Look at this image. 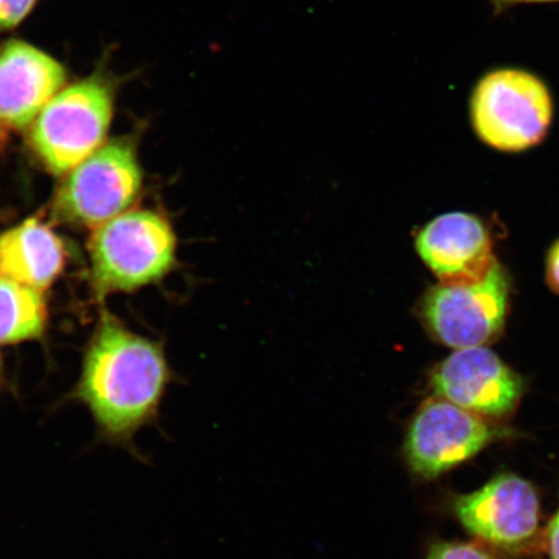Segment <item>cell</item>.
I'll use <instances>...</instances> for the list:
<instances>
[{"instance_id": "obj_1", "label": "cell", "mask_w": 559, "mask_h": 559, "mask_svg": "<svg viewBox=\"0 0 559 559\" xmlns=\"http://www.w3.org/2000/svg\"><path fill=\"white\" fill-rule=\"evenodd\" d=\"M169 381L163 348L107 317L87 349L75 395L105 437L130 443L157 416Z\"/></svg>"}, {"instance_id": "obj_2", "label": "cell", "mask_w": 559, "mask_h": 559, "mask_svg": "<svg viewBox=\"0 0 559 559\" xmlns=\"http://www.w3.org/2000/svg\"><path fill=\"white\" fill-rule=\"evenodd\" d=\"M88 248L100 296L156 283L177 262V236L169 221L151 210H130L105 222Z\"/></svg>"}, {"instance_id": "obj_3", "label": "cell", "mask_w": 559, "mask_h": 559, "mask_svg": "<svg viewBox=\"0 0 559 559\" xmlns=\"http://www.w3.org/2000/svg\"><path fill=\"white\" fill-rule=\"evenodd\" d=\"M554 99L547 85L521 69H496L474 87L471 120L475 134L500 152L534 148L547 136Z\"/></svg>"}, {"instance_id": "obj_4", "label": "cell", "mask_w": 559, "mask_h": 559, "mask_svg": "<svg viewBox=\"0 0 559 559\" xmlns=\"http://www.w3.org/2000/svg\"><path fill=\"white\" fill-rule=\"evenodd\" d=\"M515 436L500 423L432 395L409 419L401 454L412 478L431 481Z\"/></svg>"}, {"instance_id": "obj_5", "label": "cell", "mask_w": 559, "mask_h": 559, "mask_svg": "<svg viewBox=\"0 0 559 559\" xmlns=\"http://www.w3.org/2000/svg\"><path fill=\"white\" fill-rule=\"evenodd\" d=\"M114 108V90L99 75L62 88L32 124L35 155L51 173L68 174L100 148Z\"/></svg>"}, {"instance_id": "obj_6", "label": "cell", "mask_w": 559, "mask_h": 559, "mask_svg": "<svg viewBox=\"0 0 559 559\" xmlns=\"http://www.w3.org/2000/svg\"><path fill=\"white\" fill-rule=\"evenodd\" d=\"M512 278L499 261L472 284H442L425 293L418 317L439 344L454 349L487 347L506 330Z\"/></svg>"}, {"instance_id": "obj_7", "label": "cell", "mask_w": 559, "mask_h": 559, "mask_svg": "<svg viewBox=\"0 0 559 559\" xmlns=\"http://www.w3.org/2000/svg\"><path fill=\"white\" fill-rule=\"evenodd\" d=\"M142 188L134 140H110L68 173L56 193L53 214L61 222L97 228L128 212Z\"/></svg>"}, {"instance_id": "obj_8", "label": "cell", "mask_w": 559, "mask_h": 559, "mask_svg": "<svg viewBox=\"0 0 559 559\" xmlns=\"http://www.w3.org/2000/svg\"><path fill=\"white\" fill-rule=\"evenodd\" d=\"M449 509L475 539L502 554H527L539 542V492L514 473L496 474L477 491L451 496Z\"/></svg>"}, {"instance_id": "obj_9", "label": "cell", "mask_w": 559, "mask_h": 559, "mask_svg": "<svg viewBox=\"0 0 559 559\" xmlns=\"http://www.w3.org/2000/svg\"><path fill=\"white\" fill-rule=\"evenodd\" d=\"M430 388L474 415L506 421L520 407L527 383L488 347L456 349L431 370Z\"/></svg>"}, {"instance_id": "obj_10", "label": "cell", "mask_w": 559, "mask_h": 559, "mask_svg": "<svg viewBox=\"0 0 559 559\" xmlns=\"http://www.w3.org/2000/svg\"><path fill=\"white\" fill-rule=\"evenodd\" d=\"M416 250L442 284L477 283L498 262L485 222L469 213H447L430 221L416 236Z\"/></svg>"}, {"instance_id": "obj_11", "label": "cell", "mask_w": 559, "mask_h": 559, "mask_svg": "<svg viewBox=\"0 0 559 559\" xmlns=\"http://www.w3.org/2000/svg\"><path fill=\"white\" fill-rule=\"evenodd\" d=\"M67 70L23 40L0 46V124L25 130L64 88Z\"/></svg>"}, {"instance_id": "obj_12", "label": "cell", "mask_w": 559, "mask_h": 559, "mask_svg": "<svg viewBox=\"0 0 559 559\" xmlns=\"http://www.w3.org/2000/svg\"><path fill=\"white\" fill-rule=\"evenodd\" d=\"M64 247L38 219H27L0 235V277L44 290L64 267Z\"/></svg>"}, {"instance_id": "obj_13", "label": "cell", "mask_w": 559, "mask_h": 559, "mask_svg": "<svg viewBox=\"0 0 559 559\" xmlns=\"http://www.w3.org/2000/svg\"><path fill=\"white\" fill-rule=\"evenodd\" d=\"M47 307L37 289L0 277V345L40 337Z\"/></svg>"}, {"instance_id": "obj_14", "label": "cell", "mask_w": 559, "mask_h": 559, "mask_svg": "<svg viewBox=\"0 0 559 559\" xmlns=\"http://www.w3.org/2000/svg\"><path fill=\"white\" fill-rule=\"evenodd\" d=\"M425 559H499L492 550L477 543L432 542Z\"/></svg>"}, {"instance_id": "obj_15", "label": "cell", "mask_w": 559, "mask_h": 559, "mask_svg": "<svg viewBox=\"0 0 559 559\" xmlns=\"http://www.w3.org/2000/svg\"><path fill=\"white\" fill-rule=\"evenodd\" d=\"M38 0H0V32L23 23Z\"/></svg>"}, {"instance_id": "obj_16", "label": "cell", "mask_w": 559, "mask_h": 559, "mask_svg": "<svg viewBox=\"0 0 559 559\" xmlns=\"http://www.w3.org/2000/svg\"><path fill=\"white\" fill-rule=\"evenodd\" d=\"M545 280L549 289L559 295V239L551 245L545 261Z\"/></svg>"}, {"instance_id": "obj_17", "label": "cell", "mask_w": 559, "mask_h": 559, "mask_svg": "<svg viewBox=\"0 0 559 559\" xmlns=\"http://www.w3.org/2000/svg\"><path fill=\"white\" fill-rule=\"evenodd\" d=\"M544 544L549 559H559V504L545 530Z\"/></svg>"}, {"instance_id": "obj_18", "label": "cell", "mask_w": 559, "mask_h": 559, "mask_svg": "<svg viewBox=\"0 0 559 559\" xmlns=\"http://www.w3.org/2000/svg\"><path fill=\"white\" fill-rule=\"evenodd\" d=\"M556 2H559V0H491L493 10L496 13L504 12L509 9H512V7H515L519 4L556 3Z\"/></svg>"}, {"instance_id": "obj_19", "label": "cell", "mask_w": 559, "mask_h": 559, "mask_svg": "<svg viewBox=\"0 0 559 559\" xmlns=\"http://www.w3.org/2000/svg\"><path fill=\"white\" fill-rule=\"evenodd\" d=\"M0 139H2V130H0Z\"/></svg>"}, {"instance_id": "obj_20", "label": "cell", "mask_w": 559, "mask_h": 559, "mask_svg": "<svg viewBox=\"0 0 559 559\" xmlns=\"http://www.w3.org/2000/svg\"><path fill=\"white\" fill-rule=\"evenodd\" d=\"M0 366H2V365H0Z\"/></svg>"}]
</instances>
